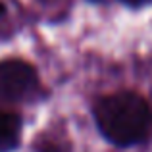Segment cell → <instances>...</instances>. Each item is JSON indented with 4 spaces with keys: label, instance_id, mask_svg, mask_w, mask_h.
I'll use <instances>...</instances> for the list:
<instances>
[{
    "label": "cell",
    "instance_id": "1",
    "mask_svg": "<svg viewBox=\"0 0 152 152\" xmlns=\"http://www.w3.org/2000/svg\"><path fill=\"white\" fill-rule=\"evenodd\" d=\"M91 112L100 137L115 148L127 150L152 139V106L135 91L98 96Z\"/></svg>",
    "mask_w": 152,
    "mask_h": 152
},
{
    "label": "cell",
    "instance_id": "2",
    "mask_svg": "<svg viewBox=\"0 0 152 152\" xmlns=\"http://www.w3.org/2000/svg\"><path fill=\"white\" fill-rule=\"evenodd\" d=\"M42 91L39 69L21 58L0 60V104L35 100Z\"/></svg>",
    "mask_w": 152,
    "mask_h": 152
},
{
    "label": "cell",
    "instance_id": "3",
    "mask_svg": "<svg viewBox=\"0 0 152 152\" xmlns=\"http://www.w3.org/2000/svg\"><path fill=\"white\" fill-rule=\"evenodd\" d=\"M23 139V118L18 112L0 110V152H15Z\"/></svg>",
    "mask_w": 152,
    "mask_h": 152
},
{
    "label": "cell",
    "instance_id": "4",
    "mask_svg": "<svg viewBox=\"0 0 152 152\" xmlns=\"http://www.w3.org/2000/svg\"><path fill=\"white\" fill-rule=\"evenodd\" d=\"M35 152H71L69 146L64 145L60 141H52V139H41L35 146Z\"/></svg>",
    "mask_w": 152,
    "mask_h": 152
},
{
    "label": "cell",
    "instance_id": "5",
    "mask_svg": "<svg viewBox=\"0 0 152 152\" xmlns=\"http://www.w3.org/2000/svg\"><path fill=\"white\" fill-rule=\"evenodd\" d=\"M118 2L133 12H139V10H145V8L152 6V0H118Z\"/></svg>",
    "mask_w": 152,
    "mask_h": 152
},
{
    "label": "cell",
    "instance_id": "6",
    "mask_svg": "<svg viewBox=\"0 0 152 152\" xmlns=\"http://www.w3.org/2000/svg\"><path fill=\"white\" fill-rule=\"evenodd\" d=\"M6 12H8V8H6V4L2 2V0H0V19L4 18V15H6Z\"/></svg>",
    "mask_w": 152,
    "mask_h": 152
},
{
    "label": "cell",
    "instance_id": "7",
    "mask_svg": "<svg viewBox=\"0 0 152 152\" xmlns=\"http://www.w3.org/2000/svg\"><path fill=\"white\" fill-rule=\"evenodd\" d=\"M87 2H91V4H106V0H87Z\"/></svg>",
    "mask_w": 152,
    "mask_h": 152
}]
</instances>
